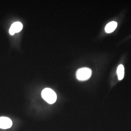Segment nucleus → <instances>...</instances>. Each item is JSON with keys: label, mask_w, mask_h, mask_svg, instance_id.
I'll list each match as a JSON object with an SVG mask.
<instances>
[{"label": "nucleus", "mask_w": 131, "mask_h": 131, "mask_svg": "<svg viewBox=\"0 0 131 131\" xmlns=\"http://www.w3.org/2000/svg\"><path fill=\"white\" fill-rule=\"evenodd\" d=\"M41 96L46 102L50 104H53L56 102L57 96L56 92L50 88H46L42 90Z\"/></svg>", "instance_id": "f257e3e1"}, {"label": "nucleus", "mask_w": 131, "mask_h": 131, "mask_svg": "<svg viewBox=\"0 0 131 131\" xmlns=\"http://www.w3.org/2000/svg\"><path fill=\"white\" fill-rule=\"evenodd\" d=\"M92 74V70L89 68H82L76 71L77 79L79 81H86L89 79Z\"/></svg>", "instance_id": "f03ea898"}, {"label": "nucleus", "mask_w": 131, "mask_h": 131, "mask_svg": "<svg viewBox=\"0 0 131 131\" xmlns=\"http://www.w3.org/2000/svg\"><path fill=\"white\" fill-rule=\"evenodd\" d=\"M12 125V122L9 118L5 117H0V128L3 129H9Z\"/></svg>", "instance_id": "7ed1b4c3"}, {"label": "nucleus", "mask_w": 131, "mask_h": 131, "mask_svg": "<svg viewBox=\"0 0 131 131\" xmlns=\"http://www.w3.org/2000/svg\"><path fill=\"white\" fill-rule=\"evenodd\" d=\"M23 28V24L17 21L12 24L9 29V33L11 35H14L16 33H19Z\"/></svg>", "instance_id": "20e7f679"}, {"label": "nucleus", "mask_w": 131, "mask_h": 131, "mask_svg": "<svg viewBox=\"0 0 131 131\" xmlns=\"http://www.w3.org/2000/svg\"><path fill=\"white\" fill-rule=\"evenodd\" d=\"M117 24L116 21H111L106 25L105 31L107 33H112L117 27Z\"/></svg>", "instance_id": "39448f33"}, {"label": "nucleus", "mask_w": 131, "mask_h": 131, "mask_svg": "<svg viewBox=\"0 0 131 131\" xmlns=\"http://www.w3.org/2000/svg\"><path fill=\"white\" fill-rule=\"evenodd\" d=\"M117 74L118 79L119 80H122L124 78V68L122 65H120L117 67Z\"/></svg>", "instance_id": "423d86ee"}]
</instances>
